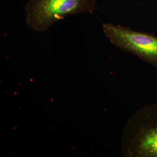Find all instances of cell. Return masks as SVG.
Masks as SVG:
<instances>
[{"label": "cell", "instance_id": "obj_3", "mask_svg": "<svg viewBox=\"0 0 157 157\" xmlns=\"http://www.w3.org/2000/svg\"><path fill=\"white\" fill-rule=\"evenodd\" d=\"M105 36L121 50L137 57L157 69V37L110 23L102 25Z\"/></svg>", "mask_w": 157, "mask_h": 157}, {"label": "cell", "instance_id": "obj_2", "mask_svg": "<svg viewBox=\"0 0 157 157\" xmlns=\"http://www.w3.org/2000/svg\"><path fill=\"white\" fill-rule=\"evenodd\" d=\"M97 0H30L25 7V23L33 30L48 31L57 22L71 15L92 13Z\"/></svg>", "mask_w": 157, "mask_h": 157}, {"label": "cell", "instance_id": "obj_1", "mask_svg": "<svg viewBox=\"0 0 157 157\" xmlns=\"http://www.w3.org/2000/svg\"><path fill=\"white\" fill-rule=\"evenodd\" d=\"M121 144L124 156L157 157V103L144 106L130 118Z\"/></svg>", "mask_w": 157, "mask_h": 157}]
</instances>
